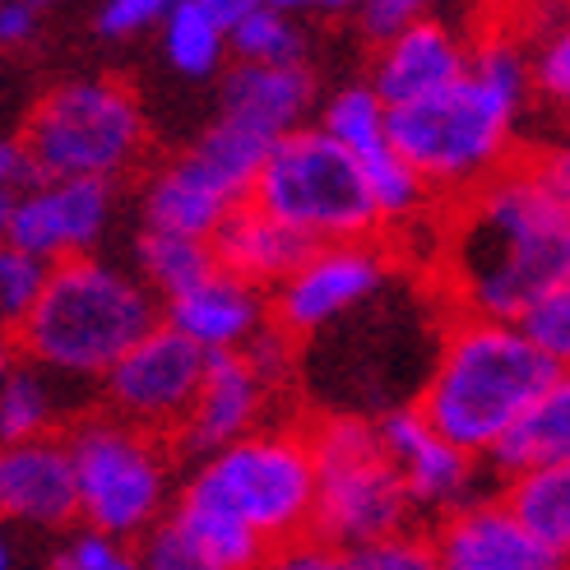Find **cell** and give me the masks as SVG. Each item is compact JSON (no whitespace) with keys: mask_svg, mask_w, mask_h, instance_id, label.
Instances as JSON below:
<instances>
[{"mask_svg":"<svg viewBox=\"0 0 570 570\" xmlns=\"http://www.w3.org/2000/svg\"><path fill=\"white\" fill-rule=\"evenodd\" d=\"M167 325L181 330L195 348L227 353V348H242L265 325V302L255 283L214 265L209 274H199L181 293L167 297Z\"/></svg>","mask_w":570,"mask_h":570,"instance_id":"cell-19","label":"cell"},{"mask_svg":"<svg viewBox=\"0 0 570 570\" xmlns=\"http://www.w3.org/2000/svg\"><path fill=\"white\" fill-rule=\"evenodd\" d=\"M316 107V75L302 61H237L223 79V117L278 139L306 126Z\"/></svg>","mask_w":570,"mask_h":570,"instance_id":"cell-20","label":"cell"},{"mask_svg":"<svg viewBox=\"0 0 570 570\" xmlns=\"http://www.w3.org/2000/svg\"><path fill=\"white\" fill-rule=\"evenodd\" d=\"M338 566L353 570H432L436 552L422 543V538H409L404 529H390L381 538H366V543L338 552Z\"/></svg>","mask_w":570,"mask_h":570,"instance_id":"cell-34","label":"cell"},{"mask_svg":"<svg viewBox=\"0 0 570 570\" xmlns=\"http://www.w3.org/2000/svg\"><path fill=\"white\" fill-rule=\"evenodd\" d=\"M246 199H255L269 218L293 227L311 246L372 237V227L381 223L357 173V158L321 126H297L278 135Z\"/></svg>","mask_w":570,"mask_h":570,"instance_id":"cell-5","label":"cell"},{"mask_svg":"<svg viewBox=\"0 0 570 570\" xmlns=\"http://www.w3.org/2000/svg\"><path fill=\"white\" fill-rule=\"evenodd\" d=\"M557 381L561 362L538 353L515 321L469 316L441 338L417 413L460 450L488 454V445Z\"/></svg>","mask_w":570,"mask_h":570,"instance_id":"cell-2","label":"cell"},{"mask_svg":"<svg viewBox=\"0 0 570 570\" xmlns=\"http://www.w3.org/2000/svg\"><path fill=\"white\" fill-rule=\"evenodd\" d=\"M385 102L372 83H348V89H338L325 107H321V130L330 139H338L348 154H362L385 139Z\"/></svg>","mask_w":570,"mask_h":570,"instance_id":"cell-31","label":"cell"},{"mask_svg":"<svg viewBox=\"0 0 570 570\" xmlns=\"http://www.w3.org/2000/svg\"><path fill=\"white\" fill-rule=\"evenodd\" d=\"M520 102L482 83L469 66L441 94L385 111V139L404 154L426 186L469 190L505 163Z\"/></svg>","mask_w":570,"mask_h":570,"instance_id":"cell-4","label":"cell"},{"mask_svg":"<svg viewBox=\"0 0 570 570\" xmlns=\"http://www.w3.org/2000/svg\"><path fill=\"white\" fill-rule=\"evenodd\" d=\"M149 325L158 311L145 283L94 255H70L47 269L33 311L14 330L42 372L94 381Z\"/></svg>","mask_w":570,"mask_h":570,"instance_id":"cell-3","label":"cell"},{"mask_svg":"<svg viewBox=\"0 0 570 570\" xmlns=\"http://www.w3.org/2000/svg\"><path fill=\"white\" fill-rule=\"evenodd\" d=\"M381 432V450L394 464L404 497L417 510H460L473 501L478 454L445 441L417 409H390Z\"/></svg>","mask_w":570,"mask_h":570,"instance_id":"cell-13","label":"cell"},{"mask_svg":"<svg viewBox=\"0 0 570 570\" xmlns=\"http://www.w3.org/2000/svg\"><path fill=\"white\" fill-rule=\"evenodd\" d=\"M269 6L288 10V14H344L357 6V0H269Z\"/></svg>","mask_w":570,"mask_h":570,"instance_id":"cell-40","label":"cell"},{"mask_svg":"<svg viewBox=\"0 0 570 570\" xmlns=\"http://www.w3.org/2000/svg\"><path fill=\"white\" fill-rule=\"evenodd\" d=\"M33 177L117 181L145 154V107L117 79H75L51 89L23 130Z\"/></svg>","mask_w":570,"mask_h":570,"instance_id":"cell-7","label":"cell"},{"mask_svg":"<svg viewBox=\"0 0 570 570\" xmlns=\"http://www.w3.org/2000/svg\"><path fill=\"white\" fill-rule=\"evenodd\" d=\"M488 460L505 478L524 473V469H543V464H570V385H566V376L557 385H548L488 445Z\"/></svg>","mask_w":570,"mask_h":570,"instance_id":"cell-22","label":"cell"},{"mask_svg":"<svg viewBox=\"0 0 570 570\" xmlns=\"http://www.w3.org/2000/svg\"><path fill=\"white\" fill-rule=\"evenodd\" d=\"M111 223V181L98 177H42L38 190H19L6 242L33 250L38 261L56 265L70 255H89Z\"/></svg>","mask_w":570,"mask_h":570,"instance_id":"cell-12","label":"cell"},{"mask_svg":"<svg viewBox=\"0 0 570 570\" xmlns=\"http://www.w3.org/2000/svg\"><path fill=\"white\" fill-rule=\"evenodd\" d=\"M56 422V394L51 381L38 372H10L0 376V445L47 436Z\"/></svg>","mask_w":570,"mask_h":570,"instance_id":"cell-30","label":"cell"},{"mask_svg":"<svg viewBox=\"0 0 570 570\" xmlns=\"http://www.w3.org/2000/svg\"><path fill=\"white\" fill-rule=\"evenodd\" d=\"M205 357L209 353L195 348L181 330L149 325L98 381L117 417L145 432H177L195 399L199 372H205Z\"/></svg>","mask_w":570,"mask_h":570,"instance_id":"cell-10","label":"cell"},{"mask_svg":"<svg viewBox=\"0 0 570 570\" xmlns=\"http://www.w3.org/2000/svg\"><path fill=\"white\" fill-rule=\"evenodd\" d=\"M529 83L543 98H552V102H561L570 94V38L566 33H557V38L543 42L538 61L529 66Z\"/></svg>","mask_w":570,"mask_h":570,"instance_id":"cell-37","label":"cell"},{"mask_svg":"<svg viewBox=\"0 0 570 570\" xmlns=\"http://www.w3.org/2000/svg\"><path fill=\"white\" fill-rule=\"evenodd\" d=\"M56 566L61 570H130V548H126V538L89 524L56 552Z\"/></svg>","mask_w":570,"mask_h":570,"instance_id":"cell-35","label":"cell"},{"mask_svg":"<svg viewBox=\"0 0 570 570\" xmlns=\"http://www.w3.org/2000/svg\"><path fill=\"white\" fill-rule=\"evenodd\" d=\"M233 205L237 199H227L190 158H177V163H167L145 190V227H167V233H186V237H209L218 227V218Z\"/></svg>","mask_w":570,"mask_h":570,"instance_id":"cell-23","label":"cell"},{"mask_svg":"<svg viewBox=\"0 0 570 570\" xmlns=\"http://www.w3.org/2000/svg\"><path fill=\"white\" fill-rule=\"evenodd\" d=\"M432 552H436V566L445 570H557L566 566L543 543H533L520 529V520L505 510V501L460 505Z\"/></svg>","mask_w":570,"mask_h":570,"instance_id":"cell-18","label":"cell"},{"mask_svg":"<svg viewBox=\"0 0 570 570\" xmlns=\"http://www.w3.org/2000/svg\"><path fill=\"white\" fill-rule=\"evenodd\" d=\"M269 557V543L237 515L181 497L173 520H158L145 533V561L154 570H246Z\"/></svg>","mask_w":570,"mask_h":570,"instance_id":"cell-14","label":"cell"},{"mask_svg":"<svg viewBox=\"0 0 570 570\" xmlns=\"http://www.w3.org/2000/svg\"><path fill=\"white\" fill-rule=\"evenodd\" d=\"M269 381L255 372L246 362L242 348H227V353H209L205 357V372H199V385H195V399L181 417V441L195 450V454H209L227 441H237L246 432H255L265 417V404H269Z\"/></svg>","mask_w":570,"mask_h":570,"instance_id":"cell-15","label":"cell"},{"mask_svg":"<svg viewBox=\"0 0 570 570\" xmlns=\"http://www.w3.org/2000/svg\"><path fill=\"white\" fill-rule=\"evenodd\" d=\"M357 10H362V28L381 42V38L394 33L399 23H409V19L432 10V0H357Z\"/></svg>","mask_w":570,"mask_h":570,"instance_id":"cell-38","label":"cell"},{"mask_svg":"<svg viewBox=\"0 0 570 570\" xmlns=\"http://www.w3.org/2000/svg\"><path fill=\"white\" fill-rule=\"evenodd\" d=\"M14 195H19V190L0 186V237H6V218H10V205H14Z\"/></svg>","mask_w":570,"mask_h":570,"instance_id":"cell-43","label":"cell"},{"mask_svg":"<svg viewBox=\"0 0 570 570\" xmlns=\"http://www.w3.org/2000/svg\"><path fill=\"white\" fill-rule=\"evenodd\" d=\"M505 510L520 520V529L543 543L552 557L566 561L570 552V464H543L510 473Z\"/></svg>","mask_w":570,"mask_h":570,"instance_id":"cell-24","label":"cell"},{"mask_svg":"<svg viewBox=\"0 0 570 570\" xmlns=\"http://www.w3.org/2000/svg\"><path fill=\"white\" fill-rule=\"evenodd\" d=\"M186 497H199L255 529L269 548L306 533L316 501V460L311 445L288 432H246L209 450L190 478Z\"/></svg>","mask_w":570,"mask_h":570,"instance_id":"cell-8","label":"cell"},{"mask_svg":"<svg viewBox=\"0 0 570 570\" xmlns=\"http://www.w3.org/2000/svg\"><path fill=\"white\" fill-rule=\"evenodd\" d=\"M306 445L316 460V501H311L306 533H316L334 552H348L366 538L404 529L409 497L385 460L372 417L330 413Z\"/></svg>","mask_w":570,"mask_h":570,"instance_id":"cell-6","label":"cell"},{"mask_svg":"<svg viewBox=\"0 0 570 570\" xmlns=\"http://www.w3.org/2000/svg\"><path fill=\"white\" fill-rule=\"evenodd\" d=\"M227 51H237V61H302L306 33L297 14L261 0V6H250L227 23Z\"/></svg>","mask_w":570,"mask_h":570,"instance_id":"cell-28","label":"cell"},{"mask_svg":"<svg viewBox=\"0 0 570 570\" xmlns=\"http://www.w3.org/2000/svg\"><path fill=\"white\" fill-rule=\"evenodd\" d=\"M450 283L469 316L515 321L548 288L570 283V173L566 158L497 167L478 181L450 242Z\"/></svg>","mask_w":570,"mask_h":570,"instance_id":"cell-1","label":"cell"},{"mask_svg":"<svg viewBox=\"0 0 570 570\" xmlns=\"http://www.w3.org/2000/svg\"><path fill=\"white\" fill-rule=\"evenodd\" d=\"M515 330L529 338L538 353L566 362V357H570V283L538 293V297L520 311V316H515Z\"/></svg>","mask_w":570,"mask_h":570,"instance_id":"cell-33","label":"cell"},{"mask_svg":"<svg viewBox=\"0 0 570 570\" xmlns=\"http://www.w3.org/2000/svg\"><path fill=\"white\" fill-rule=\"evenodd\" d=\"M33 6H51V0H33Z\"/></svg>","mask_w":570,"mask_h":570,"instance_id":"cell-45","label":"cell"},{"mask_svg":"<svg viewBox=\"0 0 570 570\" xmlns=\"http://www.w3.org/2000/svg\"><path fill=\"white\" fill-rule=\"evenodd\" d=\"M10 362H14V344H10V334H6V325H0V376L10 372Z\"/></svg>","mask_w":570,"mask_h":570,"instance_id":"cell-42","label":"cell"},{"mask_svg":"<svg viewBox=\"0 0 570 570\" xmlns=\"http://www.w3.org/2000/svg\"><path fill=\"white\" fill-rule=\"evenodd\" d=\"M0 515L33 529H66L79 515L66 441L33 436L6 445L0 454Z\"/></svg>","mask_w":570,"mask_h":570,"instance_id":"cell-17","label":"cell"},{"mask_svg":"<svg viewBox=\"0 0 570 570\" xmlns=\"http://www.w3.org/2000/svg\"><path fill=\"white\" fill-rule=\"evenodd\" d=\"M269 145H274V139H265L261 130L218 117V121L205 130V139H199V145H195L186 158H190L227 199H246L255 173H261V163H265V154H269Z\"/></svg>","mask_w":570,"mask_h":570,"instance_id":"cell-25","label":"cell"},{"mask_svg":"<svg viewBox=\"0 0 570 570\" xmlns=\"http://www.w3.org/2000/svg\"><path fill=\"white\" fill-rule=\"evenodd\" d=\"M209 250L218 269L255 283V288H269L311 250V242H302L293 227L269 218L255 199H237L209 233Z\"/></svg>","mask_w":570,"mask_h":570,"instance_id":"cell-21","label":"cell"},{"mask_svg":"<svg viewBox=\"0 0 570 570\" xmlns=\"http://www.w3.org/2000/svg\"><path fill=\"white\" fill-rule=\"evenodd\" d=\"M47 261H38L33 250H23L14 242L0 237V325H19L33 311L42 283H47Z\"/></svg>","mask_w":570,"mask_h":570,"instance_id":"cell-32","label":"cell"},{"mask_svg":"<svg viewBox=\"0 0 570 570\" xmlns=\"http://www.w3.org/2000/svg\"><path fill=\"white\" fill-rule=\"evenodd\" d=\"M469 66V47L441 19H409L399 23L390 38H381L376 66H372V89L381 94L385 107H404L417 98L441 94Z\"/></svg>","mask_w":570,"mask_h":570,"instance_id":"cell-16","label":"cell"},{"mask_svg":"<svg viewBox=\"0 0 570 570\" xmlns=\"http://www.w3.org/2000/svg\"><path fill=\"white\" fill-rule=\"evenodd\" d=\"M163 51L177 75L209 79L227 56V23L199 0H173L163 14Z\"/></svg>","mask_w":570,"mask_h":570,"instance_id":"cell-26","label":"cell"},{"mask_svg":"<svg viewBox=\"0 0 570 570\" xmlns=\"http://www.w3.org/2000/svg\"><path fill=\"white\" fill-rule=\"evenodd\" d=\"M167 6H173V0H107L98 14V28L107 38H135V33H145V28L163 23Z\"/></svg>","mask_w":570,"mask_h":570,"instance_id":"cell-36","label":"cell"},{"mask_svg":"<svg viewBox=\"0 0 570 570\" xmlns=\"http://www.w3.org/2000/svg\"><path fill=\"white\" fill-rule=\"evenodd\" d=\"M75 464L79 520L117 538H145L167 510L173 469L154 432L126 417H89L66 441Z\"/></svg>","mask_w":570,"mask_h":570,"instance_id":"cell-9","label":"cell"},{"mask_svg":"<svg viewBox=\"0 0 570 570\" xmlns=\"http://www.w3.org/2000/svg\"><path fill=\"white\" fill-rule=\"evenodd\" d=\"M199 6H209L223 23H233V19H237V14H246L250 6H261V0H199Z\"/></svg>","mask_w":570,"mask_h":570,"instance_id":"cell-41","label":"cell"},{"mask_svg":"<svg viewBox=\"0 0 570 570\" xmlns=\"http://www.w3.org/2000/svg\"><path fill=\"white\" fill-rule=\"evenodd\" d=\"M38 28L33 0H0V47H23Z\"/></svg>","mask_w":570,"mask_h":570,"instance_id":"cell-39","label":"cell"},{"mask_svg":"<svg viewBox=\"0 0 570 570\" xmlns=\"http://www.w3.org/2000/svg\"><path fill=\"white\" fill-rule=\"evenodd\" d=\"M135 261H139V274L145 283L163 297L181 293L186 283H195L199 274L214 269V250H209V237H186V233H167V227H145L135 242Z\"/></svg>","mask_w":570,"mask_h":570,"instance_id":"cell-27","label":"cell"},{"mask_svg":"<svg viewBox=\"0 0 570 570\" xmlns=\"http://www.w3.org/2000/svg\"><path fill=\"white\" fill-rule=\"evenodd\" d=\"M14 566V548H10V538L0 533V570H10Z\"/></svg>","mask_w":570,"mask_h":570,"instance_id":"cell-44","label":"cell"},{"mask_svg":"<svg viewBox=\"0 0 570 570\" xmlns=\"http://www.w3.org/2000/svg\"><path fill=\"white\" fill-rule=\"evenodd\" d=\"M390 278V261L385 250L372 246L366 237H348V242H316L302 261L283 274L274 288V316L283 334H316L330 321L348 316L353 306H362L366 297H376Z\"/></svg>","mask_w":570,"mask_h":570,"instance_id":"cell-11","label":"cell"},{"mask_svg":"<svg viewBox=\"0 0 570 570\" xmlns=\"http://www.w3.org/2000/svg\"><path fill=\"white\" fill-rule=\"evenodd\" d=\"M353 158H357V173L366 181V195H372V205H376V218H409L422 209L426 181L417 177V167L399 154L390 139H381V145L362 149Z\"/></svg>","mask_w":570,"mask_h":570,"instance_id":"cell-29","label":"cell"}]
</instances>
